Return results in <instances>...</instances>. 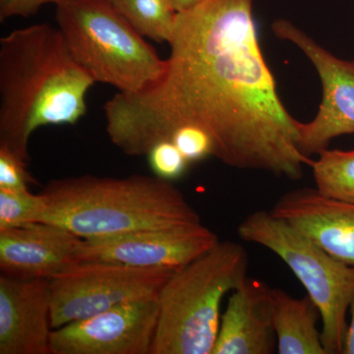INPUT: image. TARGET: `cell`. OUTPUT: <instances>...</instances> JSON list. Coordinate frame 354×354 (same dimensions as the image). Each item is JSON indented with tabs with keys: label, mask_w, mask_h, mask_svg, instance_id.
<instances>
[{
	"label": "cell",
	"mask_w": 354,
	"mask_h": 354,
	"mask_svg": "<svg viewBox=\"0 0 354 354\" xmlns=\"http://www.w3.org/2000/svg\"><path fill=\"white\" fill-rule=\"evenodd\" d=\"M202 1H204V0H172L177 12H184V11L189 10L193 7L201 3Z\"/></svg>",
	"instance_id": "24"
},
{
	"label": "cell",
	"mask_w": 354,
	"mask_h": 354,
	"mask_svg": "<svg viewBox=\"0 0 354 354\" xmlns=\"http://www.w3.org/2000/svg\"><path fill=\"white\" fill-rule=\"evenodd\" d=\"M57 21L70 55L95 82L133 94L164 76L165 60L108 0H64Z\"/></svg>",
	"instance_id": "5"
},
{
	"label": "cell",
	"mask_w": 354,
	"mask_h": 354,
	"mask_svg": "<svg viewBox=\"0 0 354 354\" xmlns=\"http://www.w3.org/2000/svg\"><path fill=\"white\" fill-rule=\"evenodd\" d=\"M39 193V223L83 239L202 223L183 193L156 176L66 177L51 180Z\"/></svg>",
	"instance_id": "3"
},
{
	"label": "cell",
	"mask_w": 354,
	"mask_h": 354,
	"mask_svg": "<svg viewBox=\"0 0 354 354\" xmlns=\"http://www.w3.org/2000/svg\"><path fill=\"white\" fill-rule=\"evenodd\" d=\"M50 279L0 276V354H53Z\"/></svg>",
	"instance_id": "11"
},
{
	"label": "cell",
	"mask_w": 354,
	"mask_h": 354,
	"mask_svg": "<svg viewBox=\"0 0 354 354\" xmlns=\"http://www.w3.org/2000/svg\"><path fill=\"white\" fill-rule=\"evenodd\" d=\"M254 0H204L177 14L171 55L157 84L104 104L106 132L128 156H147L183 125L209 133L230 167L299 180L313 160L299 122L277 91L261 50Z\"/></svg>",
	"instance_id": "1"
},
{
	"label": "cell",
	"mask_w": 354,
	"mask_h": 354,
	"mask_svg": "<svg viewBox=\"0 0 354 354\" xmlns=\"http://www.w3.org/2000/svg\"><path fill=\"white\" fill-rule=\"evenodd\" d=\"M218 235L202 223L83 239L77 262L118 263L132 267H185L213 248Z\"/></svg>",
	"instance_id": "10"
},
{
	"label": "cell",
	"mask_w": 354,
	"mask_h": 354,
	"mask_svg": "<svg viewBox=\"0 0 354 354\" xmlns=\"http://www.w3.org/2000/svg\"><path fill=\"white\" fill-rule=\"evenodd\" d=\"M171 141L176 144L188 162H198L215 151L214 141L209 133L195 125H183L172 132Z\"/></svg>",
	"instance_id": "20"
},
{
	"label": "cell",
	"mask_w": 354,
	"mask_h": 354,
	"mask_svg": "<svg viewBox=\"0 0 354 354\" xmlns=\"http://www.w3.org/2000/svg\"><path fill=\"white\" fill-rule=\"evenodd\" d=\"M272 322L279 354H328L318 329L321 314L309 295L295 298L272 288Z\"/></svg>",
	"instance_id": "15"
},
{
	"label": "cell",
	"mask_w": 354,
	"mask_h": 354,
	"mask_svg": "<svg viewBox=\"0 0 354 354\" xmlns=\"http://www.w3.org/2000/svg\"><path fill=\"white\" fill-rule=\"evenodd\" d=\"M41 208V193L34 194L30 189H0V230L39 223Z\"/></svg>",
	"instance_id": "18"
},
{
	"label": "cell",
	"mask_w": 354,
	"mask_h": 354,
	"mask_svg": "<svg viewBox=\"0 0 354 354\" xmlns=\"http://www.w3.org/2000/svg\"><path fill=\"white\" fill-rule=\"evenodd\" d=\"M174 270L77 262L50 279L53 329L120 305L158 297Z\"/></svg>",
	"instance_id": "7"
},
{
	"label": "cell",
	"mask_w": 354,
	"mask_h": 354,
	"mask_svg": "<svg viewBox=\"0 0 354 354\" xmlns=\"http://www.w3.org/2000/svg\"><path fill=\"white\" fill-rule=\"evenodd\" d=\"M95 80L80 66L59 29L36 24L0 39V146L29 162L32 133L75 124Z\"/></svg>",
	"instance_id": "2"
},
{
	"label": "cell",
	"mask_w": 354,
	"mask_h": 354,
	"mask_svg": "<svg viewBox=\"0 0 354 354\" xmlns=\"http://www.w3.org/2000/svg\"><path fill=\"white\" fill-rule=\"evenodd\" d=\"M141 36L157 43L171 41L177 12L172 0H108Z\"/></svg>",
	"instance_id": "16"
},
{
	"label": "cell",
	"mask_w": 354,
	"mask_h": 354,
	"mask_svg": "<svg viewBox=\"0 0 354 354\" xmlns=\"http://www.w3.org/2000/svg\"><path fill=\"white\" fill-rule=\"evenodd\" d=\"M344 264L354 268V204L330 199L315 187L291 190L271 209Z\"/></svg>",
	"instance_id": "13"
},
{
	"label": "cell",
	"mask_w": 354,
	"mask_h": 354,
	"mask_svg": "<svg viewBox=\"0 0 354 354\" xmlns=\"http://www.w3.org/2000/svg\"><path fill=\"white\" fill-rule=\"evenodd\" d=\"M28 162L11 149L0 146V189H29L35 179L28 171Z\"/></svg>",
	"instance_id": "21"
},
{
	"label": "cell",
	"mask_w": 354,
	"mask_h": 354,
	"mask_svg": "<svg viewBox=\"0 0 354 354\" xmlns=\"http://www.w3.org/2000/svg\"><path fill=\"white\" fill-rule=\"evenodd\" d=\"M64 0H0V21L3 22L14 16L30 17L38 12L44 4L53 3L55 6Z\"/></svg>",
	"instance_id": "22"
},
{
	"label": "cell",
	"mask_w": 354,
	"mask_h": 354,
	"mask_svg": "<svg viewBox=\"0 0 354 354\" xmlns=\"http://www.w3.org/2000/svg\"><path fill=\"white\" fill-rule=\"evenodd\" d=\"M158 297L120 305L53 329V354H151Z\"/></svg>",
	"instance_id": "9"
},
{
	"label": "cell",
	"mask_w": 354,
	"mask_h": 354,
	"mask_svg": "<svg viewBox=\"0 0 354 354\" xmlns=\"http://www.w3.org/2000/svg\"><path fill=\"white\" fill-rule=\"evenodd\" d=\"M249 255L237 242L213 248L174 271L158 295V320L151 354H213L221 306L247 278Z\"/></svg>",
	"instance_id": "4"
},
{
	"label": "cell",
	"mask_w": 354,
	"mask_h": 354,
	"mask_svg": "<svg viewBox=\"0 0 354 354\" xmlns=\"http://www.w3.org/2000/svg\"><path fill=\"white\" fill-rule=\"evenodd\" d=\"M242 241L272 251L286 263L318 307L322 342L328 354H342L354 298V268L330 255L322 247L271 211L254 212L239 223Z\"/></svg>",
	"instance_id": "6"
},
{
	"label": "cell",
	"mask_w": 354,
	"mask_h": 354,
	"mask_svg": "<svg viewBox=\"0 0 354 354\" xmlns=\"http://www.w3.org/2000/svg\"><path fill=\"white\" fill-rule=\"evenodd\" d=\"M147 158L153 174L169 181L180 178L190 164L171 140L158 142L147 153Z\"/></svg>",
	"instance_id": "19"
},
{
	"label": "cell",
	"mask_w": 354,
	"mask_h": 354,
	"mask_svg": "<svg viewBox=\"0 0 354 354\" xmlns=\"http://www.w3.org/2000/svg\"><path fill=\"white\" fill-rule=\"evenodd\" d=\"M83 239L48 223L0 230L1 274L50 279L77 263Z\"/></svg>",
	"instance_id": "12"
},
{
	"label": "cell",
	"mask_w": 354,
	"mask_h": 354,
	"mask_svg": "<svg viewBox=\"0 0 354 354\" xmlns=\"http://www.w3.org/2000/svg\"><path fill=\"white\" fill-rule=\"evenodd\" d=\"M276 351L272 288L247 277L230 293L213 354H272Z\"/></svg>",
	"instance_id": "14"
},
{
	"label": "cell",
	"mask_w": 354,
	"mask_h": 354,
	"mask_svg": "<svg viewBox=\"0 0 354 354\" xmlns=\"http://www.w3.org/2000/svg\"><path fill=\"white\" fill-rule=\"evenodd\" d=\"M272 31L304 53L322 84V102L315 118L299 122L298 144L307 157L318 156L329 148L333 140L354 134V60L335 57L290 20H274Z\"/></svg>",
	"instance_id": "8"
},
{
	"label": "cell",
	"mask_w": 354,
	"mask_h": 354,
	"mask_svg": "<svg viewBox=\"0 0 354 354\" xmlns=\"http://www.w3.org/2000/svg\"><path fill=\"white\" fill-rule=\"evenodd\" d=\"M349 322L344 335L342 354H354V298L349 306Z\"/></svg>",
	"instance_id": "23"
},
{
	"label": "cell",
	"mask_w": 354,
	"mask_h": 354,
	"mask_svg": "<svg viewBox=\"0 0 354 354\" xmlns=\"http://www.w3.org/2000/svg\"><path fill=\"white\" fill-rule=\"evenodd\" d=\"M315 188L324 196L354 204V149L319 153L310 165Z\"/></svg>",
	"instance_id": "17"
}]
</instances>
